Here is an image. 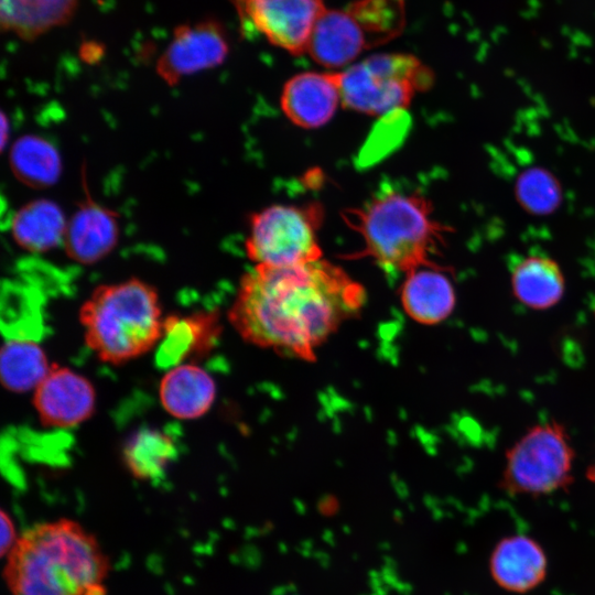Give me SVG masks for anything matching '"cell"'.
Segmentation results:
<instances>
[{
    "label": "cell",
    "instance_id": "cell-23",
    "mask_svg": "<svg viewBox=\"0 0 595 595\" xmlns=\"http://www.w3.org/2000/svg\"><path fill=\"white\" fill-rule=\"evenodd\" d=\"M516 196L520 205L534 215H547L555 210L562 199V190L555 176L542 169L523 171L516 183Z\"/></svg>",
    "mask_w": 595,
    "mask_h": 595
},
{
    "label": "cell",
    "instance_id": "cell-17",
    "mask_svg": "<svg viewBox=\"0 0 595 595\" xmlns=\"http://www.w3.org/2000/svg\"><path fill=\"white\" fill-rule=\"evenodd\" d=\"M76 7L77 0H0V22L3 30L34 40L67 23Z\"/></svg>",
    "mask_w": 595,
    "mask_h": 595
},
{
    "label": "cell",
    "instance_id": "cell-20",
    "mask_svg": "<svg viewBox=\"0 0 595 595\" xmlns=\"http://www.w3.org/2000/svg\"><path fill=\"white\" fill-rule=\"evenodd\" d=\"M44 349L29 338L7 339L0 350V379L11 392L34 390L50 371Z\"/></svg>",
    "mask_w": 595,
    "mask_h": 595
},
{
    "label": "cell",
    "instance_id": "cell-16",
    "mask_svg": "<svg viewBox=\"0 0 595 595\" xmlns=\"http://www.w3.org/2000/svg\"><path fill=\"white\" fill-rule=\"evenodd\" d=\"M216 398L212 376L195 364H180L161 378L159 399L163 409L180 420H194L206 414Z\"/></svg>",
    "mask_w": 595,
    "mask_h": 595
},
{
    "label": "cell",
    "instance_id": "cell-13",
    "mask_svg": "<svg viewBox=\"0 0 595 595\" xmlns=\"http://www.w3.org/2000/svg\"><path fill=\"white\" fill-rule=\"evenodd\" d=\"M489 572L502 589L523 594L545 580L548 558L541 544L531 537L512 534L495 545L489 558Z\"/></svg>",
    "mask_w": 595,
    "mask_h": 595
},
{
    "label": "cell",
    "instance_id": "cell-9",
    "mask_svg": "<svg viewBox=\"0 0 595 595\" xmlns=\"http://www.w3.org/2000/svg\"><path fill=\"white\" fill-rule=\"evenodd\" d=\"M247 28L292 55L307 53L314 26L325 10L322 0H232Z\"/></svg>",
    "mask_w": 595,
    "mask_h": 595
},
{
    "label": "cell",
    "instance_id": "cell-5",
    "mask_svg": "<svg viewBox=\"0 0 595 595\" xmlns=\"http://www.w3.org/2000/svg\"><path fill=\"white\" fill-rule=\"evenodd\" d=\"M404 0H356L318 18L307 54L326 68L348 67L366 50L396 37L404 28Z\"/></svg>",
    "mask_w": 595,
    "mask_h": 595
},
{
    "label": "cell",
    "instance_id": "cell-15",
    "mask_svg": "<svg viewBox=\"0 0 595 595\" xmlns=\"http://www.w3.org/2000/svg\"><path fill=\"white\" fill-rule=\"evenodd\" d=\"M400 298L405 313L422 324L444 321L455 306L453 283L435 262L405 273Z\"/></svg>",
    "mask_w": 595,
    "mask_h": 595
},
{
    "label": "cell",
    "instance_id": "cell-3",
    "mask_svg": "<svg viewBox=\"0 0 595 595\" xmlns=\"http://www.w3.org/2000/svg\"><path fill=\"white\" fill-rule=\"evenodd\" d=\"M429 199L413 192L385 188L359 207L347 208L344 221L363 247L355 258H370L388 271L408 273L432 263L447 228L436 221Z\"/></svg>",
    "mask_w": 595,
    "mask_h": 595
},
{
    "label": "cell",
    "instance_id": "cell-19",
    "mask_svg": "<svg viewBox=\"0 0 595 595\" xmlns=\"http://www.w3.org/2000/svg\"><path fill=\"white\" fill-rule=\"evenodd\" d=\"M67 220L52 201L37 199L13 217L11 230L17 244L28 251L44 252L63 241Z\"/></svg>",
    "mask_w": 595,
    "mask_h": 595
},
{
    "label": "cell",
    "instance_id": "cell-10",
    "mask_svg": "<svg viewBox=\"0 0 595 595\" xmlns=\"http://www.w3.org/2000/svg\"><path fill=\"white\" fill-rule=\"evenodd\" d=\"M229 52L226 30L214 19L181 24L158 60L156 71L167 84H175L224 63Z\"/></svg>",
    "mask_w": 595,
    "mask_h": 595
},
{
    "label": "cell",
    "instance_id": "cell-22",
    "mask_svg": "<svg viewBox=\"0 0 595 595\" xmlns=\"http://www.w3.org/2000/svg\"><path fill=\"white\" fill-rule=\"evenodd\" d=\"M11 164L19 178L35 186L51 184L61 171L57 152L36 137L22 138L14 144Z\"/></svg>",
    "mask_w": 595,
    "mask_h": 595
},
{
    "label": "cell",
    "instance_id": "cell-14",
    "mask_svg": "<svg viewBox=\"0 0 595 595\" xmlns=\"http://www.w3.org/2000/svg\"><path fill=\"white\" fill-rule=\"evenodd\" d=\"M118 237L119 225L115 213L87 202L67 221L63 242L71 259L91 264L115 248Z\"/></svg>",
    "mask_w": 595,
    "mask_h": 595
},
{
    "label": "cell",
    "instance_id": "cell-18",
    "mask_svg": "<svg viewBox=\"0 0 595 595\" xmlns=\"http://www.w3.org/2000/svg\"><path fill=\"white\" fill-rule=\"evenodd\" d=\"M511 288L516 299L532 310H548L562 299L564 275L559 264L544 256H529L512 269Z\"/></svg>",
    "mask_w": 595,
    "mask_h": 595
},
{
    "label": "cell",
    "instance_id": "cell-2",
    "mask_svg": "<svg viewBox=\"0 0 595 595\" xmlns=\"http://www.w3.org/2000/svg\"><path fill=\"white\" fill-rule=\"evenodd\" d=\"M106 556L96 539L68 520L35 524L8 553L12 595H105Z\"/></svg>",
    "mask_w": 595,
    "mask_h": 595
},
{
    "label": "cell",
    "instance_id": "cell-4",
    "mask_svg": "<svg viewBox=\"0 0 595 595\" xmlns=\"http://www.w3.org/2000/svg\"><path fill=\"white\" fill-rule=\"evenodd\" d=\"M88 348L120 365L147 354L164 335L158 291L137 278L97 286L79 309Z\"/></svg>",
    "mask_w": 595,
    "mask_h": 595
},
{
    "label": "cell",
    "instance_id": "cell-25",
    "mask_svg": "<svg viewBox=\"0 0 595 595\" xmlns=\"http://www.w3.org/2000/svg\"><path fill=\"white\" fill-rule=\"evenodd\" d=\"M586 476L595 485V463L587 468Z\"/></svg>",
    "mask_w": 595,
    "mask_h": 595
},
{
    "label": "cell",
    "instance_id": "cell-8",
    "mask_svg": "<svg viewBox=\"0 0 595 595\" xmlns=\"http://www.w3.org/2000/svg\"><path fill=\"white\" fill-rule=\"evenodd\" d=\"M323 209L317 203L275 204L253 214L245 246L256 264L289 267L322 259L317 230Z\"/></svg>",
    "mask_w": 595,
    "mask_h": 595
},
{
    "label": "cell",
    "instance_id": "cell-21",
    "mask_svg": "<svg viewBox=\"0 0 595 595\" xmlns=\"http://www.w3.org/2000/svg\"><path fill=\"white\" fill-rule=\"evenodd\" d=\"M176 457L172 437L158 429L142 428L132 433L122 448L126 468L139 480H156Z\"/></svg>",
    "mask_w": 595,
    "mask_h": 595
},
{
    "label": "cell",
    "instance_id": "cell-11",
    "mask_svg": "<svg viewBox=\"0 0 595 595\" xmlns=\"http://www.w3.org/2000/svg\"><path fill=\"white\" fill-rule=\"evenodd\" d=\"M33 405L46 428L67 429L87 421L96 410V390L85 376L52 364L34 389Z\"/></svg>",
    "mask_w": 595,
    "mask_h": 595
},
{
    "label": "cell",
    "instance_id": "cell-1",
    "mask_svg": "<svg viewBox=\"0 0 595 595\" xmlns=\"http://www.w3.org/2000/svg\"><path fill=\"white\" fill-rule=\"evenodd\" d=\"M365 302L364 286L329 261L255 264L240 280L228 320L247 343L311 361Z\"/></svg>",
    "mask_w": 595,
    "mask_h": 595
},
{
    "label": "cell",
    "instance_id": "cell-12",
    "mask_svg": "<svg viewBox=\"0 0 595 595\" xmlns=\"http://www.w3.org/2000/svg\"><path fill=\"white\" fill-rule=\"evenodd\" d=\"M281 109L295 126L314 129L327 123L342 105L339 72H304L283 86Z\"/></svg>",
    "mask_w": 595,
    "mask_h": 595
},
{
    "label": "cell",
    "instance_id": "cell-6",
    "mask_svg": "<svg viewBox=\"0 0 595 595\" xmlns=\"http://www.w3.org/2000/svg\"><path fill=\"white\" fill-rule=\"evenodd\" d=\"M432 82V71L413 55L374 54L339 72L342 106L367 115H386L408 107Z\"/></svg>",
    "mask_w": 595,
    "mask_h": 595
},
{
    "label": "cell",
    "instance_id": "cell-7",
    "mask_svg": "<svg viewBox=\"0 0 595 595\" xmlns=\"http://www.w3.org/2000/svg\"><path fill=\"white\" fill-rule=\"evenodd\" d=\"M574 448L556 421L530 428L507 451L500 488L512 496H544L573 480Z\"/></svg>",
    "mask_w": 595,
    "mask_h": 595
},
{
    "label": "cell",
    "instance_id": "cell-24",
    "mask_svg": "<svg viewBox=\"0 0 595 595\" xmlns=\"http://www.w3.org/2000/svg\"><path fill=\"white\" fill-rule=\"evenodd\" d=\"M19 537L15 534L11 518L4 512H1V553L8 554L17 543Z\"/></svg>",
    "mask_w": 595,
    "mask_h": 595
}]
</instances>
